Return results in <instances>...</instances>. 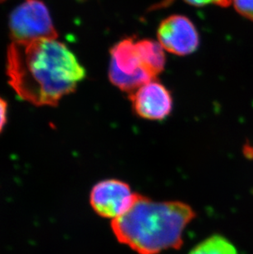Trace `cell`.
I'll use <instances>...</instances> for the list:
<instances>
[{
  "instance_id": "6da1fadb",
  "label": "cell",
  "mask_w": 253,
  "mask_h": 254,
  "mask_svg": "<svg viewBox=\"0 0 253 254\" xmlns=\"http://www.w3.org/2000/svg\"><path fill=\"white\" fill-rule=\"evenodd\" d=\"M6 73L17 96L36 106H57L86 77L74 54L57 39L12 42Z\"/></svg>"
},
{
  "instance_id": "7a4b0ae2",
  "label": "cell",
  "mask_w": 253,
  "mask_h": 254,
  "mask_svg": "<svg viewBox=\"0 0 253 254\" xmlns=\"http://www.w3.org/2000/svg\"><path fill=\"white\" fill-rule=\"evenodd\" d=\"M195 217L193 210L180 201H155L139 195L131 208L112 221L118 240L138 254L177 250L183 234Z\"/></svg>"
},
{
  "instance_id": "3957f363",
  "label": "cell",
  "mask_w": 253,
  "mask_h": 254,
  "mask_svg": "<svg viewBox=\"0 0 253 254\" xmlns=\"http://www.w3.org/2000/svg\"><path fill=\"white\" fill-rule=\"evenodd\" d=\"M12 42H29L41 39H57V31L46 5L41 0H25L9 17Z\"/></svg>"
},
{
  "instance_id": "277c9868",
  "label": "cell",
  "mask_w": 253,
  "mask_h": 254,
  "mask_svg": "<svg viewBox=\"0 0 253 254\" xmlns=\"http://www.w3.org/2000/svg\"><path fill=\"white\" fill-rule=\"evenodd\" d=\"M110 56L109 77L121 91L132 93L155 78L142 67L134 39H124L115 44Z\"/></svg>"
},
{
  "instance_id": "5b68a950",
  "label": "cell",
  "mask_w": 253,
  "mask_h": 254,
  "mask_svg": "<svg viewBox=\"0 0 253 254\" xmlns=\"http://www.w3.org/2000/svg\"><path fill=\"white\" fill-rule=\"evenodd\" d=\"M137 196L126 183L103 180L91 190L90 203L99 216L115 220L131 208Z\"/></svg>"
},
{
  "instance_id": "8992f818",
  "label": "cell",
  "mask_w": 253,
  "mask_h": 254,
  "mask_svg": "<svg viewBox=\"0 0 253 254\" xmlns=\"http://www.w3.org/2000/svg\"><path fill=\"white\" fill-rule=\"evenodd\" d=\"M158 42L165 51L176 56H189L198 48V31L191 20L183 15H172L160 23Z\"/></svg>"
},
{
  "instance_id": "52a82bcc",
  "label": "cell",
  "mask_w": 253,
  "mask_h": 254,
  "mask_svg": "<svg viewBox=\"0 0 253 254\" xmlns=\"http://www.w3.org/2000/svg\"><path fill=\"white\" fill-rule=\"evenodd\" d=\"M134 111L146 120H162L172 111L170 91L156 81H151L130 94Z\"/></svg>"
},
{
  "instance_id": "ba28073f",
  "label": "cell",
  "mask_w": 253,
  "mask_h": 254,
  "mask_svg": "<svg viewBox=\"0 0 253 254\" xmlns=\"http://www.w3.org/2000/svg\"><path fill=\"white\" fill-rule=\"evenodd\" d=\"M136 45L142 67L155 78L165 68V50L159 42L149 39L136 41Z\"/></svg>"
},
{
  "instance_id": "9c48e42d",
  "label": "cell",
  "mask_w": 253,
  "mask_h": 254,
  "mask_svg": "<svg viewBox=\"0 0 253 254\" xmlns=\"http://www.w3.org/2000/svg\"><path fill=\"white\" fill-rule=\"evenodd\" d=\"M189 254H238V252L225 238L214 235L199 244Z\"/></svg>"
},
{
  "instance_id": "30bf717a",
  "label": "cell",
  "mask_w": 253,
  "mask_h": 254,
  "mask_svg": "<svg viewBox=\"0 0 253 254\" xmlns=\"http://www.w3.org/2000/svg\"><path fill=\"white\" fill-rule=\"evenodd\" d=\"M232 2L239 14L253 21V0H233Z\"/></svg>"
},
{
  "instance_id": "8fae6325",
  "label": "cell",
  "mask_w": 253,
  "mask_h": 254,
  "mask_svg": "<svg viewBox=\"0 0 253 254\" xmlns=\"http://www.w3.org/2000/svg\"><path fill=\"white\" fill-rule=\"evenodd\" d=\"M184 1L189 4L193 5L196 7L210 4L217 5L220 7H228L231 4L233 0H184Z\"/></svg>"
},
{
  "instance_id": "7c38bea8",
  "label": "cell",
  "mask_w": 253,
  "mask_h": 254,
  "mask_svg": "<svg viewBox=\"0 0 253 254\" xmlns=\"http://www.w3.org/2000/svg\"><path fill=\"white\" fill-rule=\"evenodd\" d=\"M7 104L0 97V133L7 123Z\"/></svg>"
},
{
  "instance_id": "4fadbf2b",
  "label": "cell",
  "mask_w": 253,
  "mask_h": 254,
  "mask_svg": "<svg viewBox=\"0 0 253 254\" xmlns=\"http://www.w3.org/2000/svg\"><path fill=\"white\" fill-rule=\"evenodd\" d=\"M3 1H4V0H0V2H3Z\"/></svg>"
}]
</instances>
